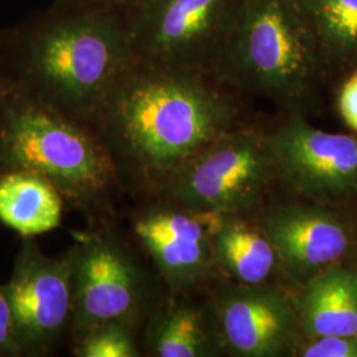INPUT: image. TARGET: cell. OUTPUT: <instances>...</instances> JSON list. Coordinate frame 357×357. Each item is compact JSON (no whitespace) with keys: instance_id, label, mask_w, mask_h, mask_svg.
<instances>
[{"instance_id":"obj_1","label":"cell","mask_w":357,"mask_h":357,"mask_svg":"<svg viewBox=\"0 0 357 357\" xmlns=\"http://www.w3.org/2000/svg\"><path fill=\"white\" fill-rule=\"evenodd\" d=\"M216 78L137 57L90 125L123 188L159 195L191 158L234 128L238 107Z\"/></svg>"},{"instance_id":"obj_2","label":"cell","mask_w":357,"mask_h":357,"mask_svg":"<svg viewBox=\"0 0 357 357\" xmlns=\"http://www.w3.org/2000/svg\"><path fill=\"white\" fill-rule=\"evenodd\" d=\"M135 60L123 13L52 3L0 31V85L89 126Z\"/></svg>"},{"instance_id":"obj_3","label":"cell","mask_w":357,"mask_h":357,"mask_svg":"<svg viewBox=\"0 0 357 357\" xmlns=\"http://www.w3.org/2000/svg\"><path fill=\"white\" fill-rule=\"evenodd\" d=\"M11 171L47 178L88 225L113 221L123 188L94 128L0 85V175Z\"/></svg>"},{"instance_id":"obj_4","label":"cell","mask_w":357,"mask_h":357,"mask_svg":"<svg viewBox=\"0 0 357 357\" xmlns=\"http://www.w3.org/2000/svg\"><path fill=\"white\" fill-rule=\"evenodd\" d=\"M321 75L315 38L295 0H243L215 77L220 84L301 113Z\"/></svg>"},{"instance_id":"obj_5","label":"cell","mask_w":357,"mask_h":357,"mask_svg":"<svg viewBox=\"0 0 357 357\" xmlns=\"http://www.w3.org/2000/svg\"><path fill=\"white\" fill-rule=\"evenodd\" d=\"M70 234L75 250L70 343L106 323H125L137 330L159 302H153L149 274L132 245L113 221Z\"/></svg>"},{"instance_id":"obj_6","label":"cell","mask_w":357,"mask_h":357,"mask_svg":"<svg viewBox=\"0 0 357 357\" xmlns=\"http://www.w3.org/2000/svg\"><path fill=\"white\" fill-rule=\"evenodd\" d=\"M275 178L268 135L231 128L191 158L153 197L200 213H241L264 199Z\"/></svg>"},{"instance_id":"obj_7","label":"cell","mask_w":357,"mask_h":357,"mask_svg":"<svg viewBox=\"0 0 357 357\" xmlns=\"http://www.w3.org/2000/svg\"><path fill=\"white\" fill-rule=\"evenodd\" d=\"M243 0H142L126 15L135 56L216 77Z\"/></svg>"},{"instance_id":"obj_8","label":"cell","mask_w":357,"mask_h":357,"mask_svg":"<svg viewBox=\"0 0 357 357\" xmlns=\"http://www.w3.org/2000/svg\"><path fill=\"white\" fill-rule=\"evenodd\" d=\"M75 250L47 255L33 237H23L3 289L8 298L22 357L56 355L70 344Z\"/></svg>"},{"instance_id":"obj_9","label":"cell","mask_w":357,"mask_h":357,"mask_svg":"<svg viewBox=\"0 0 357 357\" xmlns=\"http://www.w3.org/2000/svg\"><path fill=\"white\" fill-rule=\"evenodd\" d=\"M128 217L137 246L150 258L171 293H183L215 268L216 213H200L163 197H144Z\"/></svg>"},{"instance_id":"obj_10","label":"cell","mask_w":357,"mask_h":357,"mask_svg":"<svg viewBox=\"0 0 357 357\" xmlns=\"http://www.w3.org/2000/svg\"><path fill=\"white\" fill-rule=\"evenodd\" d=\"M277 176L314 202H339L357 196V137L312 126L302 113L268 135Z\"/></svg>"},{"instance_id":"obj_11","label":"cell","mask_w":357,"mask_h":357,"mask_svg":"<svg viewBox=\"0 0 357 357\" xmlns=\"http://www.w3.org/2000/svg\"><path fill=\"white\" fill-rule=\"evenodd\" d=\"M222 343L236 356L275 357L293 352L301 332L295 302L277 287L243 286L217 303Z\"/></svg>"},{"instance_id":"obj_12","label":"cell","mask_w":357,"mask_h":357,"mask_svg":"<svg viewBox=\"0 0 357 357\" xmlns=\"http://www.w3.org/2000/svg\"><path fill=\"white\" fill-rule=\"evenodd\" d=\"M259 227L274 245L282 270L301 283L339 265L354 245L344 221L319 206H274Z\"/></svg>"},{"instance_id":"obj_13","label":"cell","mask_w":357,"mask_h":357,"mask_svg":"<svg viewBox=\"0 0 357 357\" xmlns=\"http://www.w3.org/2000/svg\"><path fill=\"white\" fill-rule=\"evenodd\" d=\"M305 337L357 336V274L339 265L302 283L294 299Z\"/></svg>"},{"instance_id":"obj_14","label":"cell","mask_w":357,"mask_h":357,"mask_svg":"<svg viewBox=\"0 0 357 357\" xmlns=\"http://www.w3.org/2000/svg\"><path fill=\"white\" fill-rule=\"evenodd\" d=\"M212 245L217 268L243 286L266 284L281 268L265 230L240 213H216Z\"/></svg>"},{"instance_id":"obj_15","label":"cell","mask_w":357,"mask_h":357,"mask_svg":"<svg viewBox=\"0 0 357 357\" xmlns=\"http://www.w3.org/2000/svg\"><path fill=\"white\" fill-rule=\"evenodd\" d=\"M66 204L47 178L11 171L0 175V222L23 237H38L63 225Z\"/></svg>"},{"instance_id":"obj_16","label":"cell","mask_w":357,"mask_h":357,"mask_svg":"<svg viewBox=\"0 0 357 357\" xmlns=\"http://www.w3.org/2000/svg\"><path fill=\"white\" fill-rule=\"evenodd\" d=\"M144 349L156 357H205L213 355L204 314L187 302L167 298L146 321Z\"/></svg>"},{"instance_id":"obj_17","label":"cell","mask_w":357,"mask_h":357,"mask_svg":"<svg viewBox=\"0 0 357 357\" xmlns=\"http://www.w3.org/2000/svg\"><path fill=\"white\" fill-rule=\"evenodd\" d=\"M306 17L323 72L357 69V0H295Z\"/></svg>"},{"instance_id":"obj_18","label":"cell","mask_w":357,"mask_h":357,"mask_svg":"<svg viewBox=\"0 0 357 357\" xmlns=\"http://www.w3.org/2000/svg\"><path fill=\"white\" fill-rule=\"evenodd\" d=\"M135 331L125 323H106L85 332L69 348L76 357H139Z\"/></svg>"},{"instance_id":"obj_19","label":"cell","mask_w":357,"mask_h":357,"mask_svg":"<svg viewBox=\"0 0 357 357\" xmlns=\"http://www.w3.org/2000/svg\"><path fill=\"white\" fill-rule=\"evenodd\" d=\"M293 356L357 357V336H317L305 337L295 344Z\"/></svg>"},{"instance_id":"obj_20","label":"cell","mask_w":357,"mask_h":357,"mask_svg":"<svg viewBox=\"0 0 357 357\" xmlns=\"http://www.w3.org/2000/svg\"><path fill=\"white\" fill-rule=\"evenodd\" d=\"M0 357H22L8 298L0 284Z\"/></svg>"},{"instance_id":"obj_21","label":"cell","mask_w":357,"mask_h":357,"mask_svg":"<svg viewBox=\"0 0 357 357\" xmlns=\"http://www.w3.org/2000/svg\"><path fill=\"white\" fill-rule=\"evenodd\" d=\"M337 107L345 125L357 132V69H354L339 91Z\"/></svg>"},{"instance_id":"obj_22","label":"cell","mask_w":357,"mask_h":357,"mask_svg":"<svg viewBox=\"0 0 357 357\" xmlns=\"http://www.w3.org/2000/svg\"><path fill=\"white\" fill-rule=\"evenodd\" d=\"M141 1L142 0H53V3L65 7L101 10L123 15H128L130 11H132Z\"/></svg>"},{"instance_id":"obj_23","label":"cell","mask_w":357,"mask_h":357,"mask_svg":"<svg viewBox=\"0 0 357 357\" xmlns=\"http://www.w3.org/2000/svg\"><path fill=\"white\" fill-rule=\"evenodd\" d=\"M355 270H356V274H357V268H355Z\"/></svg>"}]
</instances>
